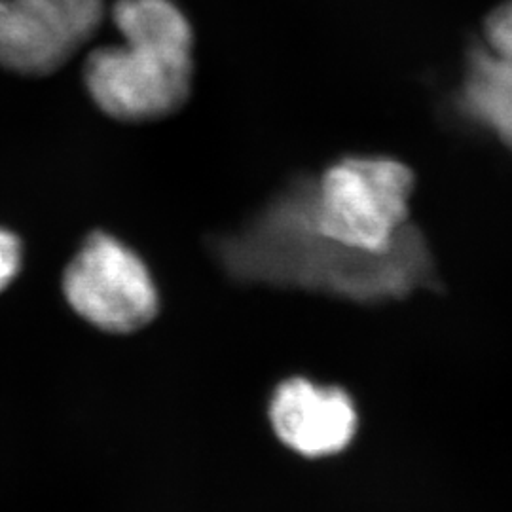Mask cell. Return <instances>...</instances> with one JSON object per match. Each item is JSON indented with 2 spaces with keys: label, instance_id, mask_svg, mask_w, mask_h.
Segmentation results:
<instances>
[{
  "label": "cell",
  "instance_id": "1",
  "mask_svg": "<svg viewBox=\"0 0 512 512\" xmlns=\"http://www.w3.org/2000/svg\"><path fill=\"white\" fill-rule=\"evenodd\" d=\"M120 44L84 67L93 103L120 122H150L183 109L194 80V31L173 0H116Z\"/></svg>",
  "mask_w": 512,
  "mask_h": 512
},
{
  "label": "cell",
  "instance_id": "2",
  "mask_svg": "<svg viewBox=\"0 0 512 512\" xmlns=\"http://www.w3.org/2000/svg\"><path fill=\"white\" fill-rule=\"evenodd\" d=\"M414 173L393 158L351 156L329 165L310 200L311 230L342 249L389 255L408 234Z\"/></svg>",
  "mask_w": 512,
  "mask_h": 512
},
{
  "label": "cell",
  "instance_id": "3",
  "mask_svg": "<svg viewBox=\"0 0 512 512\" xmlns=\"http://www.w3.org/2000/svg\"><path fill=\"white\" fill-rule=\"evenodd\" d=\"M63 293L84 321L112 334L147 327L160 308L147 264L109 234L84 241L65 270Z\"/></svg>",
  "mask_w": 512,
  "mask_h": 512
},
{
  "label": "cell",
  "instance_id": "4",
  "mask_svg": "<svg viewBox=\"0 0 512 512\" xmlns=\"http://www.w3.org/2000/svg\"><path fill=\"white\" fill-rule=\"evenodd\" d=\"M268 414L277 439L304 458L344 452L359 427L357 408L346 389L308 378L277 385Z\"/></svg>",
  "mask_w": 512,
  "mask_h": 512
},
{
  "label": "cell",
  "instance_id": "5",
  "mask_svg": "<svg viewBox=\"0 0 512 512\" xmlns=\"http://www.w3.org/2000/svg\"><path fill=\"white\" fill-rule=\"evenodd\" d=\"M80 44L16 0H0V67L25 76L61 69Z\"/></svg>",
  "mask_w": 512,
  "mask_h": 512
},
{
  "label": "cell",
  "instance_id": "6",
  "mask_svg": "<svg viewBox=\"0 0 512 512\" xmlns=\"http://www.w3.org/2000/svg\"><path fill=\"white\" fill-rule=\"evenodd\" d=\"M461 107L512 150V59L476 44L465 65Z\"/></svg>",
  "mask_w": 512,
  "mask_h": 512
},
{
  "label": "cell",
  "instance_id": "7",
  "mask_svg": "<svg viewBox=\"0 0 512 512\" xmlns=\"http://www.w3.org/2000/svg\"><path fill=\"white\" fill-rule=\"evenodd\" d=\"M40 18L52 21L82 46L92 38L105 16L103 0H16Z\"/></svg>",
  "mask_w": 512,
  "mask_h": 512
},
{
  "label": "cell",
  "instance_id": "8",
  "mask_svg": "<svg viewBox=\"0 0 512 512\" xmlns=\"http://www.w3.org/2000/svg\"><path fill=\"white\" fill-rule=\"evenodd\" d=\"M494 54L512 59V0H503L482 23V40Z\"/></svg>",
  "mask_w": 512,
  "mask_h": 512
},
{
  "label": "cell",
  "instance_id": "9",
  "mask_svg": "<svg viewBox=\"0 0 512 512\" xmlns=\"http://www.w3.org/2000/svg\"><path fill=\"white\" fill-rule=\"evenodd\" d=\"M21 268V243L8 230L0 228V293L16 279Z\"/></svg>",
  "mask_w": 512,
  "mask_h": 512
}]
</instances>
